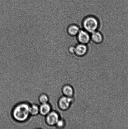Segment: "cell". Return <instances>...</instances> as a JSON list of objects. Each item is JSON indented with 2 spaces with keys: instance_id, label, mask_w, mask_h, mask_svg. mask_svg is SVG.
<instances>
[{
  "instance_id": "obj_3",
  "label": "cell",
  "mask_w": 128,
  "mask_h": 129,
  "mask_svg": "<svg viewBox=\"0 0 128 129\" xmlns=\"http://www.w3.org/2000/svg\"><path fill=\"white\" fill-rule=\"evenodd\" d=\"M73 97H69L63 96L60 97L58 102L59 108L61 110H67L71 107V104L74 101Z\"/></svg>"
},
{
  "instance_id": "obj_14",
  "label": "cell",
  "mask_w": 128,
  "mask_h": 129,
  "mask_svg": "<svg viewBox=\"0 0 128 129\" xmlns=\"http://www.w3.org/2000/svg\"><path fill=\"white\" fill-rule=\"evenodd\" d=\"M68 51L71 54H75V46H71L68 49Z\"/></svg>"
},
{
  "instance_id": "obj_13",
  "label": "cell",
  "mask_w": 128,
  "mask_h": 129,
  "mask_svg": "<svg viewBox=\"0 0 128 129\" xmlns=\"http://www.w3.org/2000/svg\"><path fill=\"white\" fill-rule=\"evenodd\" d=\"M56 125L58 127L62 128V127H64L65 125V122L63 120L60 119Z\"/></svg>"
},
{
  "instance_id": "obj_7",
  "label": "cell",
  "mask_w": 128,
  "mask_h": 129,
  "mask_svg": "<svg viewBox=\"0 0 128 129\" xmlns=\"http://www.w3.org/2000/svg\"><path fill=\"white\" fill-rule=\"evenodd\" d=\"M91 40L92 42L96 44L102 43L103 41V35L101 32L96 31L90 34Z\"/></svg>"
},
{
  "instance_id": "obj_12",
  "label": "cell",
  "mask_w": 128,
  "mask_h": 129,
  "mask_svg": "<svg viewBox=\"0 0 128 129\" xmlns=\"http://www.w3.org/2000/svg\"><path fill=\"white\" fill-rule=\"evenodd\" d=\"M39 100L41 104L48 103L49 101V97L47 94L43 93L39 97Z\"/></svg>"
},
{
  "instance_id": "obj_1",
  "label": "cell",
  "mask_w": 128,
  "mask_h": 129,
  "mask_svg": "<svg viewBox=\"0 0 128 129\" xmlns=\"http://www.w3.org/2000/svg\"><path fill=\"white\" fill-rule=\"evenodd\" d=\"M29 105L23 103L18 105L13 111V116L16 121L23 122L28 118L30 114Z\"/></svg>"
},
{
  "instance_id": "obj_11",
  "label": "cell",
  "mask_w": 128,
  "mask_h": 129,
  "mask_svg": "<svg viewBox=\"0 0 128 129\" xmlns=\"http://www.w3.org/2000/svg\"><path fill=\"white\" fill-rule=\"evenodd\" d=\"M30 114L32 116L37 115L39 113V107L36 104H33L30 107Z\"/></svg>"
},
{
  "instance_id": "obj_5",
  "label": "cell",
  "mask_w": 128,
  "mask_h": 129,
  "mask_svg": "<svg viewBox=\"0 0 128 129\" xmlns=\"http://www.w3.org/2000/svg\"><path fill=\"white\" fill-rule=\"evenodd\" d=\"M59 119V116L57 112H51L46 115V122L49 125L52 126L56 125Z\"/></svg>"
},
{
  "instance_id": "obj_10",
  "label": "cell",
  "mask_w": 128,
  "mask_h": 129,
  "mask_svg": "<svg viewBox=\"0 0 128 129\" xmlns=\"http://www.w3.org/2000/svg\"><path fill=\"white\" fill-rule=\"evenodd\" d=\"M51 107L50 105L46 103L41 104L39 107V112L42 116H46L51 112Z\"/></svg>"
},
{
  "instance_id": "obj_9",
  "label": "cell",
  "mask_w": 128,
  "mask_h": 129,
  "mask_svg": "<svg viewBox=\"0 0 128 129\" xmlns=\"http://www.w3.org/2000/svg\"><path fill=\"white\" fill-rule=\"evenodd\" d=\"M80 29L77 25L75 24L69 25L67 29V32L69 36L72 37L76 36Z\"/></svg>"
},
{
  "instance_id": "obj_8",
  "label": "cell",
  "mask_w": 128,
  "mask_h": 129,
  "mask_svg": "<svg viewBox=\"0 0 128 129\" xmlns=\"http://www.w3.org/2000/svg\"><path fill=\"white\" fill-rule=\"evenodd\" d=\"M62 91L64 96L69 97H73L74 90L72 86L69 84H66L63 87Z\"/></svg>"
},
{
  "instance_id": "obj_4",
  "label": "cell",
  "mask_w": 128,
  "mask_h": 129,
  "mask_svg": "<svg viewBox=\"0 0 128 129\" xmlns=\"http://www.w3.org/2000/svg\"><path fill=\"white\" fill-rule=\"evenodd\" d=\"M76 37L79 43L87 45L91 40L90 34L83 29H80Z\"/></svg>"
},
{
  "instance_id": "obj_2",
  "label": "cell",
  "mask_w": 128,
  "mask_h": 129,
  "mask_svg": "<svg viewBox=\"0 0 128 129\" xmlns=\"http://www.w3.org/2000/svg\"><path fill=\"white\" fill-rule=\"evenodd\" d=\"M82 25L83 29L91 34L97 31L99 27L100 22L98 19L95 16H88L83 20Z\"/></svg>"
},
{
  "instance_id": "obj_6",
  "label": "cell",
  "mask_w": 128,
  "mask_h": 129,
  "mask_svg": "<svg viewBox=\"0 0 128 129\" xmlns=\"http://www.w3.org/2000/svg\"><path fill=\"white\" fill-rule=\"evenodd\" d=\"M88 51V48L87 45L78 43L75 46V55L79 57L84 56Z\"/></svg>"
}]
</instances>
